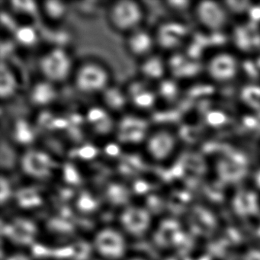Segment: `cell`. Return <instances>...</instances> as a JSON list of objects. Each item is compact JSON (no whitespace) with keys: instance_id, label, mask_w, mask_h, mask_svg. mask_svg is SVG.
Masks as SVG:
<instances>
[{"instance_id":"cell-1","label":"cell","mask_w":260,"mask_h":260,"mask_svg":"<svg viewBox=\"0 0 260 260\" xmlns=\"http://www.w3.org/2000/svg\"><path fill=\"white\" fill-rule=\"evenodd\" d=\"M95 258L124 260L132 252L127 236L115 223L99 225L89 237Z\"/></svg>"},{"instance_id":"cell-3","label":"cell","mask_w":260,"mask_h":260,"mask_svg":"<svg viewBox=\"0 0 260 260\" xmlns=\"http://www.w3.org/2000/svg\"><path fill=\"white\" fill-rule=\"evenodd\" d=\"M74 87L83 95H101L110 86V73L103 63L85 60L74 68L72 77Z\"/></svg>"},{"instance_id":"cell-26","label":"cell","mask_w":260,"mask_h":260,"mask_svg":"<svg viewBox=\"0 0 260 260\" xmlns=\"http://www.w3.org/2000/svg\"><path fill=\"white\" fill-rule=\"evenodd\" d=\"M124 260H153L147 254L132 252Z\"/></svg>"},{"instance_id":"cell-22","label":"cell","mask_w":260,"mask_h":260,"mask_svg":"<svg viewBox=\"0 0 260 260\" xmlns=\"http://www.w3.org/2000/svg\"><path fill=\"white\" fill-rule=\"evenodd\" d=\"M1 260H36L31 250L21 248H10Z\"/></svg>"},{"instance_id":"cell-12","label":"cell","mask_w":260,"mask_h":260,"mask_svg":"<svg viewBox=\"0 0 260 260\" xmlns=\"http://www.w3.org/2000/svg\"><path fill=\"white\" fill-rule=\"evenodd\" d=\"M86 121L97 135H106L112 130V120L104 107H93L88 110Z\"/></svg>"},{"instance_id":"cell-27","label":"cell","mask_w":260,"mask_h":260,"mask_svg":"<svg viewBox=\"0 0 260 260\" xmlns=\"http://www.w3.org/2000/svg\"><path fill=\"white\" fill-rule=\"evenodd\" d=\"M224 117L223 115L220 113H211L208 116V121L210 123L214 124H220L224 121Z\"/></svg>"},{"instance_id":"cell-8","label":"cell","mask_w":260,"mask_h":260,"mask_svg":"<svg viewBox=\"0 0 260 260\" xmlns=\"http://www.w3.org/2000/svg\"><path fill=\"white\" fill-rule=\"evenodd\" d=\"M144 144L148 157L153 161H161L167 158L172 151L173 139L167 132L158 131L147 135Z\"/></svg>"},{"instance_id":"cell-15","label":"cell","mask_w":260,"mask_h":260,"mask_svg":"<svg viewBox=\"0 0 260 260\" xmlns=\"http://www.w3.org/2000/svg\"><path fill=\"white\" fill-rule=\"evenodd\" d=\"M141 79L146 81L158 80L164 74L162 61L156 57H146L140 65Z\"/></svg>"},{"instance_id":"cell-20","label":"cell","mask_w":260,"mask_h":260,"mask_svg":"<svg viewBox=\"0 0 260 260\" xmlns=\"http://www.w3.org/2000/svg\"><path fill=\"white\" fill-rule=\"evenodd\" d=\"M13 136L16 142L25 145L32 141L34 135L31 127L25 121H20L15 126Z\"/></svg>"},{"instance_id":"cell-4","label":"cell","mask_w":260,"mask_h":260,"mask_svg":"<svg viewBox=\"0 0 260 260\" xmlns=\"http://www.w3.org/2000/svg\"><path fill=\"white\" fill-rule=\"evenodd\" d=\"M144 17L142 5L135 0H118L108 7V22L118 32L128 35L139 29Z\"/></svg>"},{"instance_id":"cell-2","label":"cell","mask_w":260,"mask_h":260,"mask_svg":"<svg viewBox=\"0 0 260 260\" xmlns=\"http://www.w3.org/2000/svg\"><path fill=\"white\" fill-rule=\"evenodd\" d=\"M115 222L131 242L145 240L153 233V214L141 204L132 202L118 210Z\"/></svg>"},{"instance_id":"cell-14","label":"cell","mask_w":260,"mask_h":260,"mask_svg":"<svg viewBox=\"0 0 260 260\" xmlns=\"http://www.w3.org/2000/svg\"><path fill=\"white\" fill-rule=\"evenodd\" d=\"M39 12L49 22L57 23L66 17L68 12V4L57 0H48L39 3Z\"/></svg>"},{"instance_id":"cell-9","label":"cell","mask_w":260,"mask_h":260,"mask_svg":"<svg viewBox=\"0 0 260 260\" xmlns=\"http://www.w3.org/2000/svg\"><path fill=\"white\" fill-rule=\"evenodd\" d=\"M73 210L82 217L96 214L105 203L102 194L92 189H81L74 197Z\"/></svg>"},{"instance_id":"cell-23","label":"cell","mask_w":260,"mask_h":260,"mask_svg":"<svg viewBox=\"0 0 260 260\" xmlns=\"http://www.w3.org/2000/svg\"><path fill=\"white\" fill-rule=\"evenodd\" d=\"M232 63L229 58L220 57L216 60L214 63V69L217 73H220V75L224 76L223 73L226 72V75H231L232 72Z\"/></svg>"},{"instance_id":"cell-11","label":"cell","mask_w":260,"mask_h":260,"mask_svg":"<svg viewBox=\"0 0 260 260\" xmlns=\"http://www.w3.org/2000/svg\"><path fill=\"white\" fill-rule=\"evenodd\" d=\"M57 96L56 85L43 79L36 82L30 89L29 100L36 107H46L54 103Z\"/></svg>"},{"instance_id":"cell-25","label":"cell","mask_w":260,"mask_h":260,"mask_svg":"<svg viewBox=\"0 0 260 260\" xmlns=\"http://www.w3.org/2000/svg\"><path fill=\"white\" fill-rule=\"evenodd\" d=\"M96 154V150L92 146L86 145L79 150V156L83 159H91Z\"/></svg>"},{"instance_id":"cell-16","label":"cell","mask_w":260,"mask_h":260,"mask_svg":"<svg viewBox=\"0 0 260 260\" xmlns=\"http://www.w3.org/2000/svg\"><path fill=\"white\" fill-rule=\"evenodd\" d=\"M13 36L16 43L24 48H32L39 41L37 31L31 25H19Z\"/></svg>"},{"instance_id":"cell-19","label":"cell","mask_w":260,"mask_h":260,"mask_svg":"<svg viewBox=\"0 0 260 260\" xmlns=\"http://www.w3.org/2000/svg\"><path fill=\"white\" fill-rule=\"evenodd\" d=\"M9 4L12 15L31 17L39 12V4L34 1H10Z\"/></svg>"},{"instance_id":"cell-24","label":"cell","mask_w":260,"mask_h":260,"mask_svg":"<svg viewBox=\"0 0 260 260\" xmlns=\"http://www.w3.org/2000/svg\"><path fill=\"white\" fill-rule=\"evenodd\" d=\"M176 91V87L170 82H164L161 83L159 87V93L166 99H170L173 97Z\"/></svg>"},{"instance_id":"cell-13","label":"cell","mask_w":260,"mask_h":260,"mask_svg":"<svg viewBox=\"0 0 260 260\" xmlns=\"http://www.w3.org/2000/svg\"><path fill=\"white\" fill-rule=\"evenodd\" d=\"M101 95L103 107L108 112H118L122 110L128 103L124 90L117 87L109 86Z\"/></svg>"},{"instance_id":"cell-21","label":"cell","mask_w":260,"mask_h":260,"mask_svg":"<svg viewBox=\"0 0 260 260\" xmlns=\"http://www.w3.org/2000/svg\"><path fill=\"white\" fill-rule=\"evenodd\" d=\"M1 97L2 99L9 97L14 92L16 81L13 79V74L7 71V68L2 66L1 70Z\"/></svg>"},{"instance_id":"cell-18","label":"cell","mask_w":260,"mask_h":260,"mask_svg":"<svg viewBox=\"0 0 260 260\" xmlns=\"http://www.w3.org/2000/svg\"><path fill=\"white\" fill-rule=\"evenodd\" d=\"M180 32V30L175 25H162L158 28L156 33V40L159 45L164 48L173 46L177 42L178 34Z\"/></svg>"},{"instance_id":"cell-17","label":"cell","mask_w":260,"mask_h":260,"mask_svg":"<svg viewBox=\"0 0 260 260\" xmlns=\"http://www.w3.org/2000/svg\"><path fill=\"white\" fill-rule=\"evenodd\" d=\"M1 191H0V202H1V208H8L9 206L14 203L15 198L18 188L15 186L13 181L7 176V173H4L1 175Z\"/></svg>"},{"instance_id":"cell-6","label":"cell","mask_w":260,"mask_h":260,"mask_svg":"<svg viewBox=\"0 0 260 260\" xmlns=\"http://www.w3.org/2000/svg\"><path fill=\"white\" fill-rule=\"evenodd\" d=\"M19 167L24 176L32 183H44L54 177L57 166L48 153L39 150L26 152L19 159Z\"/></svg>"},{"instance_id":"cell-28","label":"cell","mask_w":260,"mask_h":260,"mask_svg":"<svg viewBox=\"0 0 260 260\" xmlns=\"http://www.w3.org/2000/svg\"><path fill=\"white\" fill-rule=\"evenodd\" d=\"M106 152L110 155H117L119 152V147L115 144H109L106 147Z\"/></svg>"},{"instance_id":"cell-7","label":"cell","mask_w":260,"mask_h":260,"mask_svg":"<svg viewBox=\"0 0 260 260\" xmlns=\"http://www.w3.org/2000/svg\"><path fill=\"white\" fill-rule=\"evenodd\" d=\"M124 92L128 103L138 110H148L153 107L156 101L154 92L150 89L147 81L143 79L130 82Z\"/></svg>"},{"instance_id":"cell-5","label":"cell","mask_w":260,"mask_h":260,"mask_svg":"<svg viewBox=\"0 0 260 260\" xmlns=\"http://www.w3.org/2000/svg\"><path fill=\"white\" fill-rule=\"evenodd\" d=\"M38 68L43 80L56 86L72 77L74 70L71 56L60 47L45 51L39 58Z\"/></svg>"},{"instance_id":"cell-10","label":"cell","mask_w":260,"mask_h":260,"mask_svg":"<svg viewBox=\"0 0 260 260\" xmlns=\"http://www.w3.org/2000/svg\"><path fill=\"white\" fill-rule=\"evenodd\" d=\"M125 43L126 48L131 55L144 60L150 56L154 39L146 30L139 28L127 35Z\"/></svg>"}]
</instances>
